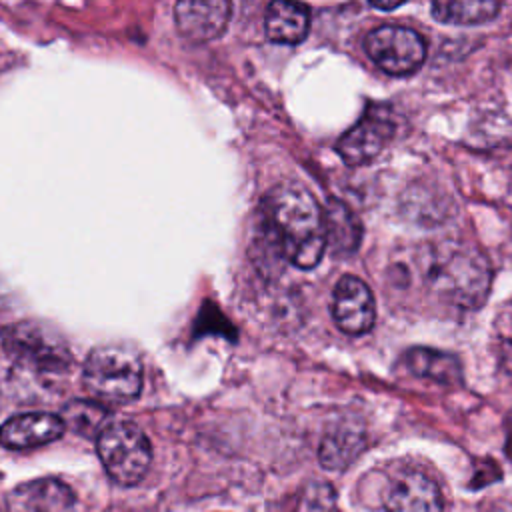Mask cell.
I'll return each instance as SVG.
<instances>
[{
	"mask_svg": "<svg viewBox=\"0 0 512 512\" xmlns=\"http://www.w3.org/2000/svg\"><path fill=\"white\" fill-rule=\"evenodd\" d=\"M262 216L276 250L296 268H314L326 252L324 214L312 192L298 182H280L262 200Z\"/></svg>",
	"mask_w": 512,
	"mask_h": 512,
	"instance_id": "cell-1",
	"label": "cell"
},
{
	"mask_svg": "<svg viewBox=\"0 0 512 512\" xmlns=\"http://www.w3.org/2000/svg\"><path fill=\"white\" fill-rule=\"evenodd\" d=\"M82 380L98 400L130 402L142 390V360L124 346H98L84 362Z\"/></svg>",
	"mask_w": 512,
	"mask_h": 512,
	"instance_id": "cell-2",
	"label": "cell"
},
{
	"mask_svg": "<svg viewBox=\"0 0 512 512\" xmlns=\"http://www.w3.org/2000/svg\"><path fill=\"white\" fill-rule=\"evenodd\" d=\"M96 450L108 476L120 486L138 484L152 462L148 436L130 420H116L96 436Z\"/></svg>",
	"mask_w": 512,
	"mask_h": 512,
	"instance_id": "cell-3",
	"label": "cell"
},
{
	"mask_svg": "<svg viewBox=\"0 0 512 512\" xmlns=\"http://www.w3.org/2000/svg\"><path fill=\"white\" fill-rule=\"evenodd\" d=\"M368 58L392 76H408L426 60L424 38L406 26L386 24L368 32L364 40Z\"/></svg>",
	"mask_w": 512,
	"mask_h": 512,
	"instance_id": "cell-4",
	"label": "cell"
},
{
	"mask_svg": "<svg viewBox=\"0 0 512 512\" xmlns=\"http://www.w3.org/2000/svg\"><path fill=\"white\" fill-rule=\"evenodd\" d=\"M396 122L384 104H370L360 120L348 128L336 142V152L348 166L372 162L392 140Z\"/></svg>",
	"mask_w": 512,
	"mask_h": 512,
	"instance_id": "cell-5",
	"label": "cell"
},
{
	"mask_svg": "<svg viewBox=\"0 0 512 512\" xmlns=\"http://www.w3.org/2000/svg\"><path fill=\"white\" fill-rule=\"evenodd\" d=\"M6 350L36 370H62L70 362L66 344L42 324L18 322L4 330Z\"/></svg>",
	"mask_w": 512,
	"mask_h": 512,
	"instance_id": "cell-6",
	"label": "cell"
},
{
	"mask_svg": "<svg viewBox=\"0 0 512 512\" xmlns=\"http://www.w3.org/2000/svg\"><path fill=\"white\" fill-rule=\"evenodd\" d=\"M452 302L464 308L480 306L488 294V268L478 256L452 254L446 258L438 274L430 278Z\"/></svg>",
	"mask_w": 512,
	"mask_h": 512,
	"instance_id": "cell-7",
	"label": "cell"
},
{
	"mask_svg": "<svg viewBox=\"0 0 512 512\" xmlns=\"http://www.w3.org/2000/svg\"><path fill=\"white\" fill-rule=\"evenodd\" d=\"M332 318L350 336L366 334L376 320V302L368 284L356 276H342L332 294Z\"/></svg>",
	"mask_w": 512,
	"mask_h": 512,
	"instance_id": "cell-8",
	"label": "cell"
},
{
	"mask_svg": "<svg viewBox=\"0 0 512 512\" xmlns=\"http://www.w3.org/2000/svg\"><path fill=\"white\" fill-rule=\"evenodd\" d=\"M232 6L224 0H182L174 6L178 32L192 42H208L224 32Z\"/></svg>",
	"mask_w": 512,
	"mask_h": 512,
	"instance_id": "cell-9",
	"label": "cell"
},
{
	"mask_svg": "<svg viewBox=\"0 0 512 512\" xmlns=\"http://www.w3.org/2000/svg\"><path fill=\"white\" fill-rule=\"evenodd\" d=\"M74 492L58 478L22 482L6 494L8 512H72Z\"/></svg>",
	"mask_w": 512,
	"mask_h": 512,
	"instance_id": "cell-10",
	"label": "cell"
},
{
	"mask_svg": "<svg viewBox=\"0 0 512 512\" xmlns=\"http://www.w3.org/2000/svg\"><path fill=\"white\" fill-rule=\"evenodd\" d=\"M66 430L62 416L52 412H24L0 426V444L10 450H28L58 440Z\"/></svg>",
	"mask_w": 512,
	"mask_h": 512,
	"instance_id": "cell-11",
	"label": "cell"
},
{
	"mask_svg": "<svg viewBox=\"0 0 512 512\" xmlns=\"http://www.w3.org/2000/svg\"><path fill=\"white\" fill-rule=\"evenodd\" d=\"M386 512H442V494L422 472L402 474L384 500Z\"/></svg>",
	"mask_w": 512,
	"mask_h": 512,
	"instance_id": "cell-12",
	"label": "cell"
},
{
	"mask_svg": "<svg viewBox=\"0 0 512 512\" xmlns=\"http://www.w3.org/2000/svg\"><path fill=\"white\" fill-rule=\"evenodd\" d=\"M324 214V236H326V250L332 256L346 258L354 254L362 240V224L358 216L348 208L342 200L330 198L322 208Z\"/></svg>",
	"mask_w": 512,
	"mask_h": 512,
	"instance_id": "cell-13",
	"label": "cell"
},
{
	"mask_svg": "<svg viewBox=\"0 0 512 512\" xmlns=\"http://www.w3.org/2000/svg\"><path fill=\"white\" fill-rule=\"evenodd\" d=\"M310 28V10L298 2L274 0L264 14V32L272 42L298 44Z\"/></svg>",
	"mask_w": 512,
	"mask_h": 512,
	"instance_id": "cell-14",
	"label": "cell"
},
{
	"mask_svg": "<svg viewBox=\"0 0 512 512\" xmlns=\"http://www.w3.org/2000/svg\"><path fill=\"white\" fill-rule=\"evenodd\" d=\"M404 366L408 368L410 374L444 384V386L462 382L460 360L450 352L424 348V346L410 348L404 354Z\"/></svg>",
	"mask_w": 512,
	"mask_h": 512,
	"instance_id": "cell-15",
	"label": "cell"
},
{
	"mask_svg": "<svg viewBox=\"0 0 512 512\" xmlns=\"http://www.w3.org/2000/svg\"><path fill=\"white\" fill-rule=\"evenodd\" d=\"M364 446H366V440L362 432L350 426H340L330 430L322 438L318 448V460L328 470H344L356 460V456L364 450Z\"/></svg>",
	"mask_w": 512,
	"mask_h": 512,
	"instance_id": "cell-16",
	"label": "cell"
},
{
	"mask_svg": "<svg viewBox=\"0 0 512 512\" xmlns=\"http://www.w3.org/2000/svg\"><path fill=\"white\" fill-rule=\"evenodd\" d=\"M500 10V4L494 0H450L434 2L432 14L438 22L470 26L492 20Z\"/></svg>",
	"mask_w": 512,
	"mask_h": 512,
	"instance_id": "cell-17",
	"label": "cell"
},
{
	"mask_svg": "<svg viewBox=\"0 0 512 512\" xmlns=\"http://www.w3.org/2000/svg\"><path fill=\"white\" fill-rule=\"evenodd\" d=\"M62 420L76 434L98 436L106 426V410L90 402H74L66 406Z\"/></svg>",
	"mask_w": 512,
	"mask_h": 512,
	"instance_id": "cell-18",
	"label": "cell"
},
{
	"mask_svg": "<svg viewBox=\"0 0 512 512\" xmlns=\"http://www.w3.org/2000/svg\"><path fill=\"white\" fill-rule=\"evenodd\" d=\"M500 362L504 366V370L512 376V340H508L502 350H500Z\"/></svg>",
	"mask_w": 512,
	"mask_h": 512,
	"instance_id": "cell-19",
	"label": "cell"
}]
</instances>
